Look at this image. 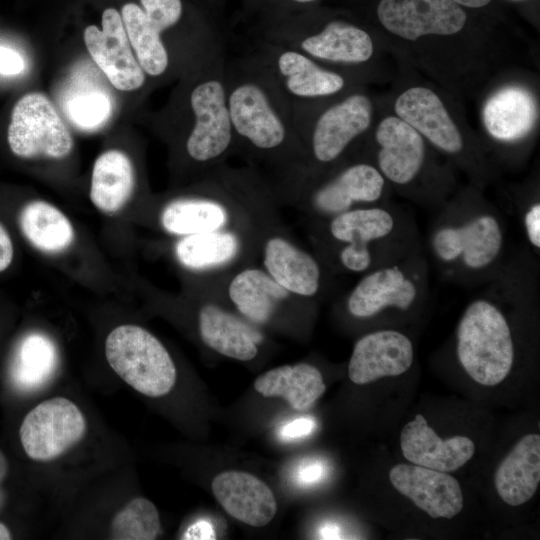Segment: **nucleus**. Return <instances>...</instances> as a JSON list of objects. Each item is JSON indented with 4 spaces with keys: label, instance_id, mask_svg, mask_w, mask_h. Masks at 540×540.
<instances>
[{
    "label": "nucleus",
    "instance_id": "31",
    "mask_svg": "<svg viewBox=\"0 0 540 540\" xmlns=\"http://www.w3.org/2000/svg\"><path fill=\"white\" fill-rule=\"evenodd\" d=\"M58 364L57 349L53 341L41 333L25 336L16 350L11 379L22 391L43 387L53 376Z\"/></svg>",
    "mask_w": 540,
    "mask_h": 540
},
{
    "label": "nucleus",
    "instance_id": "34",
    "mask_svg": "<svg viewBox=\"0 0 540 540\" xmlns=\"http://www.w3.org/2000/svg\"><path fill=\"white\" fill-rule=\"evenodd\" d=\"M160 532L156 506L148 499L131 500L113 518L111 538L116 540H153Z\"/></svg>",
    "mask_w": 540,
    "mask_h": 540
},
{
    "label": "nucleus",
    "instance_id": "25",
    "mask_svg": "<svg viewBox=\"0 0 540 540\" xmlns=\"http://www.w3.org/2000/svg\"><path fill=\"white\" fill-rule=\"evenodd\" d=\"M134 186V166L126 153L110 149L96 158L89 197L99 211L105 214L120 211L133 194Z\"/></svg>",
    "mask_w": 540,
    "mask_h": 540
},
{
    "label": "nucleus",
    "instance_id": "40",
    "mask_svg": "<svg viewBox=\"0 0 540 540\" xmlns=\"http://www.w3.org/2000/svg\"><path fill=\"white\" fill-rule=\"evenodd\" d=\"M243 12L251 20L270 15L276 6L277 0H241Z\"/></svg>",
    "mask_w": 540,
    "mask_h": 540
},
{
    "label": "nucleus",
    "instance_id": "2",
    "mask_svg": "<svg viewBox=\"0 0 540 540\" xmlns=\"http://www.w3.org/2000/svg\"><path fill=\"white\" fill-rule=\"evenodd\" d=\"M226 49L194 69L185 89L183 150L210 171L235 151L225 90Z\"/></svg>",
    "mask_w": 540,
    "mask_h": 540
},
{
    "label": "nucleus",
    "instance_id": "46",
    "mask_svg": "<svg viewBox=\"0 0 540 540\" xmlns=\"http://www.w3.org/2000/svg\"><path fill=\"white\" fill-rule=\"evenodd\" d=\"M465 9H481L488 6L493 0H452Z\"/></svg>",
    "mask_w": 540,
    "mask_h": 540
},
{
    "label": "nucleus",
    "instance_id": "14",
    "mask_svg": "<svg viewBox=\"0 0 540 540\" xmlns=\"http://www.w3.org/2000/svg\"><path fill=\"white\" fill-rule=\"evenodd\" d=\"M102 29L89 25L84 30L86 48L97 67L118 90L134 91L146 81L128 40L121 14L107 8L102 14Z\"/></svg>",
    "mask_w": 540,
    "mask_h": 540
},
{
    "label": "nucleus",
    "instance_id": "43",
    "mask_svg": "<svg viewBox=\"0 0 540 540\" xmlns=\"http://www.w3.org/2000/svg\"><path fill=\"white\" fill-rule=\"evenodd\" d=\"M215 533L211 524L201 520L187 529L184 539H215Z\"/></svg>",
    "mask_w": 540,
    "mask_h": 540
},
{
    "label": "nucleus",
    "instance_id": "5",
    "mask_svg": "<svg viewBox=\"0 0 540 540\" xmlns=\"http://www.w3.org/2000/svg\"><path fill=\"white\" fill-rule=\"evenodd\" d=\"M435 260L458 278L480 277L496 270L504 249V228L496 212H445L430 237Z\"/></svg>",
    "mask_w": 540,
    "mask_h": 540
},
{
    "label": "nucleus",
    "instance_id": "39",
    "mask_svg": "<svg viewBox=\"0 0 540 540\" xmlns=\"http://www.w3.org/2000/svg\"><path fill=\"white\" fill-rule=\"evenodd\" d=\"M316 423L311 417H301L285 424L279 431L281 439L291 441L310 435Z\"/></svg>",
    "mask_w": 540,
    "mask_h": 540
},
{
    "label": "nucleus",
    "instance_id": "4",
    "mask_svg": "<svg viewBox=\"0 0 540 540\" xmlns=\"http://www.w3.org/2000/svg\"><path fill=\"white\" fill-rule=\"evenodd\" d=\"M407 224L399 213L371 205L329 218L327 232L338 245L341 267L363 273L416 252L415 248H408Z\"/></svg>",
    "mask_w": 540,
    "mask_h": 540
},
{
    "label": "nucleus",
    "instance_id": "18",
    "mask_svg": "<svg viewBox=\"0 0 540 540\" xmlns=\"http://www.w3.org/2000/svg\"><path fill=\"white\" fill-rule=\"evenodd\" d=\"M397 116L413 127L435 147L458 154L464 148L463 137L436 93L425 87H411L397 98Z\"/></svg>",
    "mask_w": 540,
    "mask_h": 540
},
{
    "label": "nucleus",
    "instance_id": "47",
    "mask_svg": "<svg viewBox=\"0 0 540 540\" xmlns=\"http://www.w3.org/2000/svg\"><path fill=\"white\" fill-rule=\"evenodd\" d=\"M8 472V462L5 455L0 450V483L4 480Z\"/></svg>",
    "mask_w": 540,
    "mask_h": 540
},
{
    "label": "nucleus",
    "instance_id": "35",
    "mask_svg": "<svg viewBox=\"0 0 540 540\" xmlns=\"http://www.w3.org/2000/svg\"><path fill=\"white\" fill-rule=\"evenodd\" d=\"M140 6L152 26L160 35L163 42L164 34L179 26L184 18L186 9L183 0H139ZM166 45V43H165ZM167 47V46H166Z\"/></svg>",
    "mask_w": 540,
    "mask_h": 540
},
{
    "label": "nucleus",
    "instance_id": "41",
    "mask_svg": "<svg viewBox=\"0 0 540 540\" xmlns=\"http://www.w3.org/2000/svg\"><path fill=\"white\" fill-rule=\"evenodd\" d=\"M321 0H277L274 11L265 17L278 16L300 11L317 5ZM264 18V17H261ZM258 19V18H257Z\"/></svg>",
    "mask_w": 540,
    "mask_h": 540
},
{
    "label": "nucleus",
    "instance_id": "7",
    "mask_svg": "<svg viewBox=\"0 0 540 540\" xmlns=\"http://www.w3.org/2000/svg\"><path fill=\"white\" fill-rule=\"evenodd\" d=\"M105 355L114 372L148 397L168 394L176 382V368L164 345L143 327H115L105 341Z\"/></svg>",
    "mask_w": 540,
    "mask_h": 540
},
{
    "label": "nucleus",
    "instance_id": "44",
    "mask_svg": "<svg viewBox=\"0 0 540 540\" xmlns=\"http://www.w3.org/2000/svg\"><path fill=\"white\" fill-rule=\"evenodd\" d=\"M200 9L221 25L226 0H197Z\"/></svg>",
    "mask_w": 540,
    "mask_h": 540
},
{
    "label": "nucleus",
    "instance_id": "49",
    "mask_svg": "<svg viewBox=\"0 0 540 540\" xmlns=\"http://www.w3.org/2000/svg\"><path fill=\"white\" fill-rule=\"evenodd\" d=\"M511 1H514V2H522V1H526V0H511Z\"/></svg>",
    "mask_w": 540,
    "mask_h": 540
},
{
    "label": "nucleus",
    "instance_id": "17",
    "mask_svg": "<svg viewBox=\"0 0 540 540\" xmlns=\"http://www.w3.org/2000/svg\"><path fill=\"white\" fill-rule=\"evenodd\" d=\"M375 139L377 169L385 180L399 186L414 181L425 162L423 137L399 117L389 116L378 124Z\"/></svg>",
    "mask_w": 540,
    "mask_h": 540
},
{
    "label": "nucleus",
    "instance_id": "28",
    "mask_svg": "<svg viewBox=\"0 0 540 540\" xmlns=\"http://www.w3.org/2000/svg\"><path fill=\"white\" fill-rule=\"evenodd\" d=\"M228 296L244 317L263 324L271 318L282 301L294 295L280 286L265 270L245 268L229 282Z\"/></svg>",
    "mask_w": 540,
    "mask_h": 540
},
{
    "label": "nucleus",
    "instance_id": "48",
    "mask_svg": "<svg viewBox=\"0 0 540 540\" xmlns=\"http://www.w3.org/2000/svg\"><path fill=\"white\" fill-rule=\"evenodd\" d=\"M11 539V533L9 529L0 522V540H9Z\"/></svg>",
    "mask_w": 540,
    "mask_h": 540
},
{
    "label": "nucleus",
    "instance_id": "20",
    "mask_svg": "<svg viewBox=\"0 0 540 540\" xmlns=\"http://www.w3.org/2000/svg\"><path fill=\"white\" fill-rule=\"evenodd\" d=\"M212 492L229 515L253 527L267 525L277 512L271 489L247 472L226 471L218 474L212 481Z\"/></svg>",
    "mask_w": 540,
    "mask_h": 540
},
{
    "label": "nucleus",
    "instance_id": "6",
    "mask_svg": "<svg viewBox=\"0 0 540 540\" xmlns=\"http://www.w3.org/2000/svg\"><path fill=\"white\" fill-rule=\"evenodd\" d=\"M456 336L459 362L474 381L495 386L508 376L515 356L512 332L489 293L468 304Z\"/></svg>",
    "mask_w": 540,
    "mask_h": 540
},
{
    "label": "nucleus",
    "instance_id": "10",
    "mask_svg": "<svg viewBox=\"0 0 540 540\" xmlns=\"http://www.w3.org/2000/svg\"><path fill=\"white\" fill-rule=\"evenodd\" d=\"M7 141L21 158L62 159L73 149V138L50 100L42 93L22 96L14 105Z\"/></svg>",
    "mask_w": 540,
    "mask_h": 540
},
{
    "label": "nucleus",
    "instance_id": "15",
    "mask_svg": "<svg viewBox=\"0 0 540 540\" xmlns=\"http://www.w3.org/2000/svg\"><path fill=\"white\" fill-rule=\"evenodd\" d=\"M389 478L397 491L432 518L451 519L463 508L461 487L447 472L415 464H397Z\"/></svg>",
    "mask_w": 540,
    "mask_h": 540
},
{
    "label": "nucleus",
    "instance_id": "16",
    "mask_svg": "<svg viewBox=\"0 0 540 540\" xmlns=\"http://www.w3.org/2000/svg\"><path fill=\"white\" fill-rule=\"evenodd\" d=\"M414 360L410 339L401 332L385 329L361 337L348 365L350 380L358 385L405 373Z\"/></svg>",
    "mask_w": 540,
    "mask_h": 540
},
{
    "label": "nucleus",
    "instance_id": "19",
    "mask_svg": "<svg viewBox=\"0 0 540 540\" xmlns=\"http://www.w3.org/2000/svg\"><path fill=\"white\" fill-rule=\"evenodd\" d=\"M400 445L404 457L411 463L442 472L459 469L475 452V445L468 437L457 435L441 439L421 414L403 427Z\"/></svg>",
    "mask_w": 540,
    "mask_h": 540
},
{
    "label": "nucleus",
    "instance_id": "3",
    "mask_svg": "<svg viewBox=\"0 0 540 540\" xmlns=\"http://www.w3.org/2000/svg\"><path fill=\"white\" fill-rule=\"evenodd\" d=\"M323 101L290 107L307 155L305 170L292 191L334 164L371 124V101L362 93H350L328 104Z\"/></svg>",
    "mask_w": 540,
    "mask_h": 540
},
{
    "label": "nucleus",
    "instance_id": "9",
    "mask_svg": "<svg viewBox=\"0 0 540 540\" xmlns=\"http://www.w3.org/2000/svg\"><path fill=\"white\" fill-rule=\"evenodd\" d=\"M416 252L366 272L350 291L346 306L356 318H371L386 310L406 312L424 296V262Z\"/></svg>",
    "mask_w": 540,
    "mask_h": 540
},
{
    "label": "nucleus",
    "instance_id": "22",
    "mask_svg": "<svg viewBox=\"0 0 540 540\" xmlns=\"http://www.w3.org/2000/svg\"><path fill=\"white\" fill-rule=\"evenodd\" d=\"M211 181L212 196L179 198L163 208L160 223L166 232L182 237L226 227L229 211L219 195V167L211 171Z\"/></svg>",
    "mask_w": 540,
    "mask_h": 540
},
{
    "label": "nucleus",
    "instance_id": "26",
    "mask_svg": "<svg viewBox=\"0 0 540 540\" xmlns=\"http://www.w3.org/2000/svg\"><path fill=\"white\" fill-rule=\"evenodd\" d=\"M537 109L533 96L520 87H507L493 94L483 109L488 133L501 141L524 137L535 124Z\"/></svg>",
    "mask_w": 540,
    "mask_h": 540
},
{
    "label": "nucleus",
    "instance_id": "21",
    "mask_svg": "<svg viewBox=\"0 0 540 540\" xmlns=\"http://www.w3.org/2000/svg\"><path fill=\"white\" fill-rule=\"evenodd\" d=\"M265 271L290 294L310 298L321 287L322 271L318 261L287 238L269 237L263 246Z\"/></svg>",
    "mask_w": 540,
    "mask_h": 540
},
{
    "label": "nucleus",
    "instance_id": "38",
    "mask_svg": "<svg viewBox=\"0 0 540 540\" xmlns=\"http://www.w3.org/2000/svg\"><path fill=\"white\" fill-rule=\"evenodd\" d=\"M25 70L22 55L13 48L0 45V75L15 76Z\"/></svg>",
    "mask_w": 540,
    "mask_h": 540
},
{
    "label": "nucleus",
    "instance_id": "36",
    "mask_svg": "<svg viewBox=\"0 0 540 540\" xmlns=\"http://www.w3.org/2000/svg\"><path fill=\"white\" fill-rule=\"evenodd\" d=\"M523 227L529 244L540 249V203L533 202L523 214Z\"/></svg>",
    "mask_w": 540,
    "mask_h": 540
},
{
    "label": "nucleus",
    "instance_id": "13",
    "mask_svg": "<svg viewBox=\"0 0 540 540\" xmlns=\"http://www.w3.org/2000/svg\"><path fill=\"white\" fill-rule=\"evenodd\" d=\"M385 182L375 166L357 162L322 182L308 183L297 191L306 190L310 208L329 219L354 208L376 205L383 196Z\"/></svg>",
    "mask_w": 540,
    "mask_h": 540
},
{
    "label": "nucleus",
    "instance_id": "45",
    "mask_svg": "<svg viewBox=\"0 0 540 540\" xmlns=\"http://www.w3.org/2000/svg\"><path fill=\"white\" fill-rule=\"evenodd\" d=\"M321 539H340L341 531L340 528L333 523H327L320 528L319 531Z\"/></svg>",
    "mask_w": 540,
    "mask_h": 540
},
{
    "label": "nucleus",
    "instance_id": "8",
    "mask_svg": "<svg viewBox=\"0 0 540 540\" xmlns=\"http://www.w3.org/2000/svg\"><path fill=\"white\" fill-rule=\"evenodd\" d=\"M251 50L268 69L290 107L326 100L342 93L345 75L300 51L253 39Z\"/></svg>",
    "mask_w": 540,
    "mask_h": 540
},
{
    "label": "nucleus",
    "instance_id": "33",
    "mask_svg": "<svg viewBox=\"0 0 540 540\" xmlns=\"http://www.w3.org/2000/svg\"><path fill=\"white\" fill-rule=\"evenodd\" d=\"M123 25L138 63L150 77L164 76L170 67V52L148 22L140 5L126 3L121 10Z\"/></svg>",
    "mask_w": 540,
    "mask_h": 540
},
{
    "label": "nucleus",
    "instance_id": "37",
    "mask_svg": "<svg viewBox=\"0 0 540 540\" xmlns=\"http://www.w3.org/2000/svg\"><path fill=\"white\" fill-rule=\"evenodd\" d=\"M326 475V465L320 460H308L299 465L296 482L301 486H311L320 482Z\"/></svg>",
    "mask_w": 540,
    "mask_h": 540
},
{
    "label": "nucleus",
    "instance_id": "1",
    "mask_svg": "<svg viewBox=\"0 0 540 540\" xmlns=\"http://www.w3.org/2000/svg\"><path fill=\"white\" fill-rule=\"evenodd\" d=\"M225 90L235 151L274 166L283 187L294 183L305 170L306 151L287 99L251 49L227 56Z\"/></svg>",
    "mask_w": 540,
    "mask_h": 540
},
{
    "label": "nucleus",
    "instance_id": "23",
    "mask_svg": "<svg viewBox=\"0 0 540 540\" xmlns=\"http://www.w3.org/2000/svg\"><path fill=\"white\" fill-rule=\"evenodd\" d=\"M540 482V436H523L495 471L494 485L501 499L518 506L530 500Z\"/></svg>",
    "mask_w": 540,
    "mask_h": 540
},
{
    "label": "nucleus",
    "instance_id": "11",
    "mask_svg": "<svg viewBox=\"0 0 540 540\" xmlns=\"http://www.w3.org/2000/svg\"><path fill=\"white\" fill-rule=\"evenodd\" d=\"M85 433L84 415L64 397L39 403L25 416L19 430L26 455L36 461H50L61 456Z\"/></svg>",
    "mask_w": 540,
    "mask_h": 540
},
{
    "label": "nucleus",
    "instance_id": "32",
    "mask_svg": "<svg viewBox=\"0 0 540 540\" xmlns=\"http://www.w3.org/2000/svg\"><path fill=\"white\" fill-rule=\"evenodd\" d=\"M239 251L238 236L225 228L182 236L174 248L179 263L191 270L218 268L231 262Z\"/></svg>",
    "mask_w": 540,
    "mask_h": 540
},
{
    "label": "nucleus",
    "instance_id": "30",
    "mask_svg": "<svg viewBox=\"0 0 540 540\" xmlns=\"http://www.w3.org/2000/svg\"><path fill=\"white\" fill-rule=\"evenodd\" d=\"M19 225L29 243L44 253H62L75 241L70 219L47 201L27 203L20 212Z\"/></svg>",
    "mask_w": 540,
    "mask_h": 540
},
{
    "label": "nucleus",
    "instance_id": "27",
    "mask_svg": "<svg viewBox=\"0 0 540 540\" xmlns=\"http://www.w3.org/2000/svg\"><path fill=\"white\" fill-rule=\"evenodd\" d=\"M264 397H282L298 411L309 409L325 392L321 372L313 365L298 363L271 369L254 382Z\"/></svg>",
    "mask_w": 540,
    "mask_h": 540
},
{
    "label": "nucleus",
    "instance_id": "12",
    "mask_svg": "<svg viewBox=\"0 0 540 540\" xmlns=\"http://www.w3.org/2000/svg\"><path fill=\"white\" fill-rule=\"evenodd\" d=\"M375 17L388 32L409 41L458 34L468 20L466 9L452 0H378Z\"/></svg>",
    "mask_w": 540,
    "mask_h": 540
},
{
    "label": "nucleus",
    "instance_id": "42",
    "mask_svg": "<svg viewBox=\"0 0 540 540\" xmlns=\"http://www.w3.org/2000/svg\"><path fill=\"white\" fill-rule=\"evenodd\" d=\"M13 243L6 231L0 223V272L6 270L13 260Z\"/></svg>",
    "mask_w": 540,
    "mask_h": 540
},
{
    "label": "nucleus",
    "instance_id": "29",
    "mask_svg": "<svg viewBox=\"0 0 540 540\" xmlns=\"http://www.w3.org/2000/svg\"><path fill=\"white\" fill-rule=\"evenodd\" d=\"M61 106L71 124L86 132L103 127L113 112L109 92L81 70H75L63 91Z\"/></svg>",
    "mask_w": 540,
    "mask_h": 540
},
{
    "label": "nucleus",
    "instance_id": "24",
    "mask_svg": "<svg viewBox=\"0 0 540 540\" xmlns=\"http://www.w3.org/2000/svg\"><path fill=\"white\" fill-rule=\"evenodd\" d=\"M202 341L229 358L249 361L258 353L260 335L234 314L216 304H205L198 314Z\"/></svg>",
    "mask_w": 540,
    "mask_h": 540
}]
</instances>
